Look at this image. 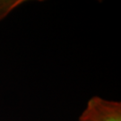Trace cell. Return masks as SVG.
Segmentation results:
<instances>
[{
  "instance_id": "1",
  "label": "cell",
  "mask_w": 121,
  "mask_h": 121,
  "mask_svg": "<svg viewBox=\"0 0 121 121\" xmlns=\"http://www.w3.org/2000/svg\"><path fill=\"white\" fill-rule=\"evenodd\" d=\"M78 121H121V102L93 96Z\"/></svg>"
},
{
  "instance_id": "2",
  "label": "cell",
  "mask_w": 121,
  "mask_h": 121,
  "mask_svg": "<svg viewBox=\"0 0 121 121\" xmlns=\"http://www.w3.org/2000/svg\"><path fill=\"white\" fill-rule=\"evenodd\" d=\"M23 2V0H0V21L4 19Z\"/></svg>"
}]
</instances>
